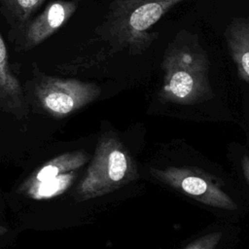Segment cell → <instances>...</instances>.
Masks as SVG:
<instances>
[{"label":"cell","mask_w":249,"mask_h":249,"mask_svg":"<svg viewBox=\"0 0 249 249\" xmlns=\"http://www.w3.org/2000/svg\"><path fill=\"white\" fill-rule=\"evenodd\" d=\"M224 36L239 77L249 83V18H232Z\"/></svg>","instance_id":"52a82bcc"},{"label":"cell","mask_w":249,"mask_h":249,"mask_svg":"<svg viewBox=\"0 0 249 249\" xmlns=\"http://www.w3.org/2000/svg\"><path fill=\"white\" fill-rule=\"evenodd\" d=\"M241 169L249 187V156L243 155L241 159Z\"/></svg>","instance_id":"4fadbf2b"},{"label":"cell","mask_w":249,"mask_h":249,"mask_svg":"<svg viewBox=\"0 0 249 249\" xmlns=\"http://www.w3.org/2000/svg\"><path fill=\"white\" fill-rule=\"evenodd\" d=\"M72 179V175H58L53 179L39 182L36 191L35 196L37 197H51L61 191H63L69 185Z\"/></svg>","instance_id":"30bf717a"},{"label":"cell","mask_w":249,"mask_h":249,"mask_svg":"<svg viewBox=\"0 0 249 249\" xmlns=\"http://www.w3.org/2000/svg\"><path fill=\"white\" fill-rule=\"evenodd\" d=\"M37 90L43 105L58 115L68 114L88 104L100 93L95 84L46 76L40 79Z\"/></svg>","instance_id":"5b68a950"},{"label":"cell","mask_w":249,"mask_h":249,"mask_svg":"<svg viewBox=\"0 0 249 249\" xmlns=\"http://www.w3.org/2000/svg\"><path fill=\"white\" fill-rule=\"evenodd\" d=\"M0 92L17 96L19 85L9 67V56L6 44L0 33Z\"/></svg>","instance_id":"9c48e42d"},{"label":"cell","mask_w":249,"mask_h":249,"mask_svg":"<svg viewBox=\"0 0 249 249\" xmlns=\"http://www.w3.org/2000/svg\"><path fill=\"white\" fill-rule=\"evenodd\" d=\"M186 0H112L97 36L109 53L125 51L135 55L145 52L157 39L152 27L172 8Z\"/></svg>","instance_id":"7a4b0ae2"},{"label":"cell","mask_w":249,"mask_h":249,"mask_svg":"<svg viewBox=\"0 0 249 249\" xmlns=\"http://www.w3.org/2000/svg\"><path fill=\"white\" fill-rule=\"evenodd\" d=\"M46 0H0V8L13 31L18 34L31 20Z\"/></svg>","instance_id":"ba28073f"},{"label":"cell","mask_w":249,"mask_h":249,"mask_svg":"<svg viewBox=\"0 0 249 249\" xmlns=\"http://www.w3.org/2000/svg\"><path fill=\"white\" fill-rule=\"evenodd\" d=\"M209 66L208 54L198 37L188 30H180L163 52L160 98L180 105L211 99L214 92L209 81Z\"/></svg>","instance_id":"6da1fadb"},{"label":"cell","mask_w":249,"mask_h":249,"mask_svg":"<svg viewBox=\"0 0 249 249\" xmlns=\"http://www.w3.org/2000/svg\"><path fill=\"white\" fill-rule=\"evenodd\" d=\"M139 177L137 163L127 147L115 134L100 138L95 157L83 181L87 197L112 193Z\"/></svg>","instance_id":"3957f363"},{"label":"cell","mask_w":249,"mask_h":249,"mask_svg":"<svg viewBox=\"0 0 249 249\" xmlns=\"http://www.w3.org/2000/svg\"><path fill=\"white\" fill-rule=\"evenodd\" d=\"M76 9L77 5L73 1L57 0L50 3L18 33V49L30 50L47 40L68 21Z\"/></svg>","instance_id":"8992f818"},{"label":"cell","mask_w":249,"mask_h":249,"mask_svg":"<svg viewBox=\"0 0 249 249\" xmlns=\"http://www.w3.org/2000/svg\"><path fill=\"white\" fill-rule=\"evenodd\" d=\"M151 174L159 181L208 206L225 210L237 208L232 198L225 193L217 180L196 167L167 166L151 168Z\"/></svg>","instance_id":"277c9868"},{"label":"cell","mask_w":249,"mask_h":249,"mask_svg":"<svg viewBox=\"0 0 249 249\" xmlns=\"http://www.w3.org/2000/svg\"><path fill=\"white\" fill-rule=\"evenodd\" d=\"M59 166L55 164H49L44 166L38 173H37V181L38 182H44L50 179H53L59 175Z\"/></svg>","instance_id":"7c38bea8"},{"label":"cell","mask_w":249,"mask_h":249,"mask_svg":"<svg viewBox=\"0 0 249 249\" xmlns=\"http://www.w3.org/2000/svg\"><path fill=\"white\" fill-rule=\"evenodd\" d=\"M222 238L221 231H215L205 234L192 243H190L185 249H215Z\"/></svg>","instance_id":"8fae6325"}]
</instances>
